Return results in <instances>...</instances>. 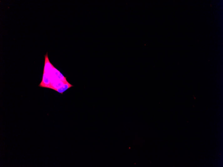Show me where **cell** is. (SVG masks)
I'll use <instances>...</instances> for the list:
<instances>
[{"mask_svg":"<svg viewBox=\"0 0 223 167\" xmlns=\"http://www.w3.org/2000/svg\"><path fill=\"white\" fill-rule=\"evenodd\" d=\"M50 75L51 76V84L57 80L67 81L66 77L64 76L60 71L58 70L54 67L51 72Z\"/></svg>","mask_w":223,"mask_h":167,"instance_id":"obj_1","label":"cell"},{"mask_svg":"<svg viewBox=\"0 0 223 167\" xmlns=\"http://www.w3.org/2000/svg\"><path fill=\"white\" fill-rule=\"evenodd\" d=\"M51 83V76L50 73H43L42 80L39 86L50 88Z\"/></svg>","mask_w":223,"mask_h":167,"instance_id":"obj_2","label":"cell"},{"mask_svg":"<svg viewBox=\"0 0 223 167\" xmlns=\"http://www.w3.org/2000/svg\"><path fill=\"white\" fill-rule=\"evenodd\" d=\"M45 56V62L43 69V72L50 73L52 71L54 66L49 61L47 53Z\"/></svg>","mask_w":223,"mask_h":167,"instance_id":"obj_3","label":"cell"},{"mask_svg":"<svg viewBox=\"0 0 223 167\" xmlns=\"http://www.w3.org/2000/svg\"><path fill=\"white\" fill-rule=\"evenodd\" d=\"M67 82V81H63L61 80L56 81L51 84L50 88L56 91L58 88L61 87Z\"/></svg>","mask_w":223,"mask_h":167,"instance_id":"obj_4","label":"cell"},{"mask_svg":"<svg viewBox=\"0 0 223 167\" xmlns=\"http://www.w3.org/2000/svg\"><path fill=\"white\" fill-rule=\"evenodd\" d=\"M73 86L70 84L68 81L65 84L63 85L61 87L58 88L56 91L58 92L63 94V92L68 90V88L73 87Z\"/></svg>","mask_w":223,"mask_h":167,"instance_id":"obj_5","label":"cell"}]
</instances>
